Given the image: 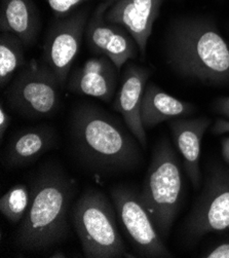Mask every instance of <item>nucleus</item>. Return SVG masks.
Wrapping results in <instances>:
<instances>
[{
    "label": "nucleus",
    "instance_id": "f257e3e1",
    "mask_svg": "<svg viewBox=\"0 0 229 258\" xmlns=\"http://www.w3.org/2000/svg\"><path fill=\"white\" fill-rule=\"evenodd\" d=\"M70 136L75 153L94 172H129L142 162L140 143L135 136L95 105L84 104L73 110Z\"/></svg>",
    "mask_w": 229,
    "mask_h": 258
},
{
    "label": "nucleus",
    "instance_id": "f03ea898",
    "mask_svg": "<svg viewBox=\"0 0 229 258\" xmlns=\"http://www.w3.org/2000/svg\"><path fill=\"white\" fill-rule=\"evenodd\" d=\"M167 60L185 79L209 86L229 84V44L212 21H176L167 37Z\"/></svg>",
    "mask_w": 229,
    "mask_h": 258
},
{
    "label": "nucleus",
    "instance_id": "7ed1b4c3",
    "mask_svg": "<svg viewBox=\"0 0 229 258\" xmlns=\"http://www.w3.org/2000/svg\"><path fill=\"white\" fill-rule=\"evenodd\" d=\"M74 191L73 179L59 168L49 167L35 178L29 209L16 237L21 249L42 251L66 239Z\"/></svg>",
    "mask_w": 229,
    "mask_h": 258
},
{
    "label": "nucleus",
    "instance_id": "20e7f679",
    "mask_svg": "<svg viewBox=\"0 0 229 258\" xmlns=\"http://www.w3.org/2000/svg\"><path fill=\"white\" fill-rule=\"evenodd\" d=\"M183 178L180 161L167 138L161 139L152 152V159L139 192L161 237H169L180 211Z\"/></svg>",
    "mask_w": 229,
    "mask_h": 258
},
{
    "label": "nucleus",
    "instance_id": "39448f33",
    "mask_svg": "<svg viewBox=\"0 0 229 258\" xmlns=\"http://www.w3.org/2000/svg\"><path fill=\"white\" fill-rule=\"evenodd\" d=\"M110 200L99 189L88 188L72 210L73 226L88 258L132 257L119 234Z\"/></svg>",
    "mask_w": 229,
    "mask_h": 258
},
{
    "label": "nucleus",
    "instance_id": "423d86ee",
    "mask_svg": "<svg viewBox=\"0 0 229 258\" xmlns=\"http://www.w3.org/2000/svg\"><path fill=\"white\" fill-rule=\"evenodd\" d=\"M60 88L52 70L32 61L9 85L6 98L8 105L22 116L50 117L60 106Z\"/></svg>",
    "mask_w": 229,
    "mask_h": 258
},
{
    "label": "nucleus",
    "instance_id": "0eeeda50",
    "mask_svg": "<svg viewBox=\"0 0 229 258\" xmlns=\"http://www.w3.org/2000/svg\"><path fill=\"white\" fill-rule=\"evenodd\" d=\"M229 229V168L219 164L208 167L203 188L185 221L191 240Z\"/></svg>",
    "mask_w": 229,
    "mask_h": 258
},
{
    "label": "nucleus",
    "instance_id": "6e6552de",
    "mask_svg": "<svg viewBox=\"0 0 229 258\" xmlns=\"http://www.w3.org/2000/svg\"><path fill=\"white\" fill-rule=\"evenodd\" d=\"M115 210L131 241L142 257H173L164 239L140 200L139 192L128 186H116L110 190Z\"/></svg>",
    "mask_w": 229,
    "mask_h": 258
},
{
    "label": "nucleus",
    "instance_id": "1a4fd4ad",
    "mask_svg": "<svg viewBox=\"0 0 229 258\" xmlns=\"http://www.w3.org/2000/svg\"><path fill=\"white\" fill-rule=\"evenodd\" d=\"M89 20L87 9L76 12L57 22L47 33L43 45V62L63 88L78 56Z\"/></svg>",
    "mask_w": 229,
    "mask_h": 258
},
{
    "label": "nucleus",
    "instance_id": "9d476101",
    "mask_svg": "<svg viewBox=\"0 0 229 258\" xmlns=\"http://www.w3.org/2000/svg\"><path fill=\"white\" fill-rule=\"evenodd\" d=\"M115 0H104L95 10L86 29L89 48L99 56L108 57L119 70L137 56V43L122 26L107 22L105 14Z\"/></svg>",
    "mask_w": 229,
    "mask_h": 258
},
{
    "label": "nucleus",
    "instance_id": "9b49d317",
    "mask_svg": "<svg viewBox=\"0 0 229 258\" xmlns=\"http://www.w3.org/2000/svg\"><path fill=\"white\" fill-rule=\"evenodd\" d=\"M165 0H115L105 14L107 22L122 26L135 39L141 56Z\"/></svg>",
    "mask_w": 229,
    "mask_h": 258
},
{
    "label": "nucleus",
    "instance_id": "f8f14e48",
    "mask_svg": "<svg viewBox=\"0 0 229 258\" xmlns=\"http://www.w3.org/2000/svg\"><path fill=\"white\" fill-rule=\"evenodd\" d=\"M149 75L150 72L145 67L135 64L126 67L113 106L143 149L147 147V136L141 120V104Z\"/></svg>",
    "mask_w": 229,
    "mask_h": 258
},
{
    "label": "nucleus",
    "instance_id": "ddd939ff",
    "mask_svg": "<svg viewBox=\"0 0 229 258\" xmlns=\"http://www.w3.org/2000/svg\"><path fill=\"white\" fill-rule=\"evenodd\" d=\"M117 70L106 56L91 58L70 75L67 88L72 93L109 102L115 92Z\"/></svg>",
    "mask_w": 229,
    "mask_h": 258
},
{
    "label": "nucleus",
    "instance_id": "4468645a",
    "mask_svg": "<svg viewBox=\"0 0 229 258\" xmlns=\"http://www.w3.org/2000/svg\"><path fill=\"white\" fill-rule=\"evenodd\" d=\"M211 124L208 117L175 118L169 120L174 142L183 158L186 174L193 187L198 190L201 183L199 168L200 146L203 136Z\"/></svg>",
    "mask_w": 229,
    "mask_h": 258
},
{
    "label": "nucleus",
    "instance_id": "2eb2a0df",
    "mask_svg": "<svg viewBox=\"0 0 229 258\" xmlns=\"http://www.w3.org/2000/svg\"><path fill=\"white\" fill-rule=\"evenodd\" d=\"M57 141L55 128L37 125L25 128L16 134L7 147L5 165L8 168H21L36 161L53 148Z\"/></svg>",
    "mask_w": 229,
    "mask_h": 258
},
{
    "label": "nucleus",
    "instance_id": "dca6fc26",
    "mask_svg": "<svg viewBox=\"0 0 229 258\" xmlns=\"http://www.w3.org/2000/svg\"><path fill=\"white\" fill-rule=\"evenodd\" d=\"M196 108L188 102L177 99L155 84H147L141 104L142 124L151 128L163 121L191 115Z\"/></svg>",
    "mask_w": 229,
    "mask_h": 258
},
{
    "label": "nucleus",
    "instance_id": "f3484780",
    "mask_svg": "<svg viewBox=\"0 0 229 258\" xmlns=\"http://www.w3.org/2000/svg\"><path fill=\"white\" fill-rule=\"evenodd\" d=\"M40 30V18L32 0H2L0 31L17 35L31 46Z\"/></svg>",
    "mask_w": 229,
    "mask_h": 258
},
{
    "label": "nucleus",
    "instance_id": "a211bd4d",
    "mask_svg": "<svg viewBox=\"0 0 229 258\" xmlns=\"http://www.w3.org/2000/svg\"><path fill=\"white\" fill-rule=\"evenodd\" d=\"M25 44L15 34L0 35V86H8L14 74L25 65Z\"/></svg>",
    "mask_w": 229,
    "mask_h": 258
},
{
    "label": "nucleus",
    "instance_id": "6ab92c4d",
    "mask_svg": "<svg viewBox=\"0 0 229 258\" xmlns=\"http://www.w3.org/2000/svg\"><path fill=\"white\" fill-rule=\"evenodd\" d=\"M31 202V191L25 184H17L0 199V211L12 223H19L26 215Z\"/></svg>",
    "mask_w": 229,
    "mask_h": 258
},
{
    "label": "nucleus",
    "instance_id": "aec40b11",
    "mask_svg": "<svg viewBox=\"0 0 229 258\" xmlns=\"http://www.w3.org/2000/svg\"><path fill=\"white\" fill-rule=\"evenodd\" d=\"M58 18L69 16L75 9L92 0H44Z\"/></svg>",
    "mask_w": 229,
    "mask_h": 258
},
{
    "label": "nucleus",
    "instance_id": "412c9836",
    "mask_svg": "<svg viewBox=\"0 0 229 258\" xmlns=\"http://www.w3.org/2000/svg\"><path fill=\"white\" fill-rule=\"evenodd\" d=\"M201 257L205 258H229V239L218 244Z\"/></svg>",
    "mask_w": 229,
    "mask_h": 258
},
{
    "label": "nucleus",
    "instance_id": "4be33fe9",
    "mask_svg": "<svg viewBox=\"0 0 229 258\" xmlns=\"http://www.w3.org/2000/svg\"><path fill=\"white\" fill-rule=\"evenodd\" d=\"M214 110L229 120V97L218 98L214 103Z\"/></svg>",
    "mask_w": 229,
    "mask_h": 258
},
{
    "label": "nucleus",
    "instance_id": "5701e85b",
    "mask_svg": "<svg viewBox=\"0 0 229 258\" xmlns=\"http://www.w3.org/2000/svg\"><path fill=\"white\" fill-rule=\"evenodd\" d=\"M11 123V116L4 107V103L0 105V138L4 140V136Z\"/></svg>",
    "mask_w": 229,
    "mask_h": 258
},
{
    "label": "nucleus",
    "instance_id": "b1692460",
    "mask_svg": "<svg viewBox=\"0 0 229 258\" xmlns=\"http://www.w3.org/2000/svg\"><path fill=\"white\" fill-rule=\"evenodd\" d=\"M212 133L215 135L229 133V120L225 118L217 119L212 127Z\"/></svg>",
    "mask_w": 229,
    "mask_h": 258
},
{
    "label": "nucleus",
    "instance_id": "393cba45",
    "mask_svg": "<svg viewBox=\"0 0 229 258\" xmlns=\"http://www.w3.org/2000/svg\"><path fill=\"white\" fill-rule=\"evenodd\" d=\"M221 154L224 162L229 166V136L221 141Z\"/></svg>",
    "mask_w": 229,
    "mask_h": 258
},
{
    "label": "nucleus",
    "instance_id": "a878e982",
    "mask_svg": "<svg viewBox=\"0 0 229 258\" xmlns=\"http://www.w3.org/2000/svg\"><path fill=\"white\" fill-rule=\"evenodd\" d=\"M50 257H59V258H63V257H66L65 256V253H63V252H56V253H54L52 256Z\"/></svg>",
    "mask_w": 229,
    "mask_h": 258
}]
</instances>
